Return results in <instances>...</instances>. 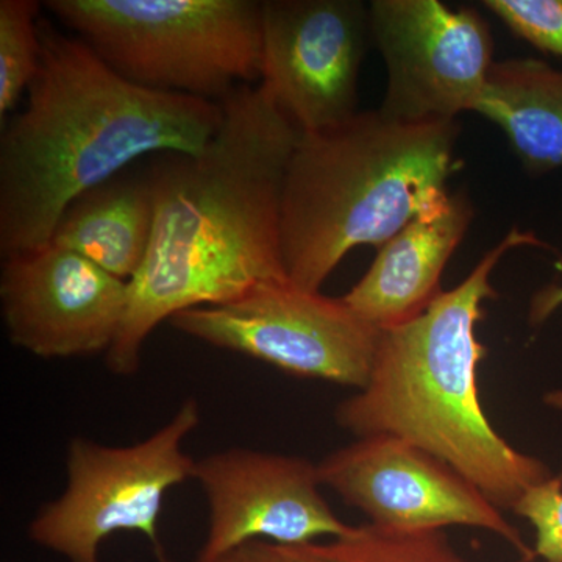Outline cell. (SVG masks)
Listing matches in <instances>:
<instances>
[{"mask_svg": "<svg viewBox=\"0 0 562 562\" xmlns=\"http://www.w3.org/2000/svg\"><path fill=\"white\" fill-rule=\"evenodd\" d=\"M322 486L369 524L397 530L479 528L498 536L524 561L536 558L522 535L482 490L452 465L395 436H364L317 464Z\"/></svg>", "mask_w": 562, "mask_h": 562, "instance_id": "cell-9", "label": "cell"}, {"mask_svg": "<svg viewBox=\"0 0 562 562\" xmlns=\"http://www.w3.org/2000/svg\"><path fill=\"white\" fill-rule=\"evenodd\" d=\"M513 513L535 530L536 558L562 562V475L530 487L514 505Z\"/></svg>", "mask_w": 562, "mask_h": 562, "instance_id": "cell-19", "label": "cell"}, {"mask_svg": "<svg viewBox=\"0 0 562 562\" xmlns=\"http://www.w3.org/2000/svg\"><path fill=\"white\" fill-rule=\"evenodd\" d=\"M221 103L224 120L205 150L155 155L147 168L154 227L105 355L116 375L138 371L144 344L176 314L290 281L281 261V190L302 132L262 83L243 85Z\"/></svg>", "mask_w": 562, "mask_h": 562, "instance_id": "cell-1", "label": "cell"}, {"mask_svg": "<svg viewBox=\"0 0 562 562\" xmlns=\"http://www.w3.org/2000/svg\"><path fill=\"white\" fill-rule=\"evenodd\" d=\"M41 3L0 2V124L27 94L41 63Z\"/></svg>", "mask_w": 562, "mask_h": 562, "instance_id": "cell-17", "label": "cell"}, {"mask_svg": "<svg viewBox=\"0 0 562 562\" xmlns=\"http://www.w3.org/2000/svg\"><path fill=\"white\" fill-rule=\"evenodd\" d=\"M199 424V403L188 398L160 430L132 446L74 438L66 453L65 491L33 517L32 541L68 562H101L105 539L139 532L160 562H169L158 522L168 492L194 475L198 460L184 452L183 443Z\"/></svg>", "mask_w": 562, "mask_h": 562, "instance_id": "cell-6", "label": "cell"}, {"mask_svg": "<svg viewBox=\"0 0 562 562\" xmlns=\"http://www.w3.org/2000/svg\"><path fill=\"white\" fill-rule=\"evenodd\" d=\"M154 216L149 172L128 168L70 202L50 244L131 281L149 249Z\"/></svg>", "mask_w": 562, "mask_h": 562, "instance_id": "cell-14", "label": "cell"}, {"mask_svg": "<svg viewBox=\"0 0 562 562\" xmlns=\"http://www.w3.org/2000/svg\"><path fill=\"white\" fill-rule=\"evenodd\" d=\"M457 121L408 124L358 111L327 131L302 133L281 190V261L290 283L321 292L355 247L390 241L450 198L460 171Z\"/></svg>", "mask_w": 562, "mask_h": 562, "instance_id": "cell-4", "label": "cell"}, {"mask_svg": "<svg viewBox=\"0 0 562 562\" xmlns=\"http://www.w3.org/2000/svg\"><path fill=\"white\" fill-rule=\"evenodd\" d=\"M0 305L14 346L68 360L109 353L128 306V281L49 246L3 258Z\"/></svg>", "mask_w": 562, "mask_h": 562, "instance_id": "cell-12", "label": "cell"}, {"mask_svg": "<svg viewBox=\"0 0 562 562\" xmlns=\"http://www.w3.org/2000/svg\"><path fill=\"white\" fill-rule=\"evenodd\" d=\"M209 531L192 562H220L255 541L302 546L350 530L322 495L319 469L294 454L233 449L195 461Z\"/></svg>", "mask_w": 562, "mask_h": 562, "instance_id": "cell-11", "label": "cell"}, {"mask_svg": "<svg viewBox=\"0 0 562 562\" xmlns=\"http://www.w3.org/2000/svg\"><path fill=\"white\" fill-rule=\"evenodd\" d=\"M172 327L302 379L366 386L382 330L344 302L290 281L265 284L238 301L176 314Z\"/></svg>", "mask_w": 562, "mask_h": 562, "instance_id": "cell-7", "label": "cell"}, {"mask_svg": "<svg viewBox=\"0 0 562 562\" xmlns=\"http://www.w3.org/2000/svg\"><path fill=\"white\" fill-rule=\"evenodd\" d=\"M475 111L505 133L531 176L562 168V70L538 58L494 63Z\"/></svg>", "mask_w": 562, "mask_h": 562, "instance_id": "cell-15", "label": "cell"}, {"mask_svg": "<svg viewBox=\"0 0 562 562\" xmlns=\"http://www.w3.org/2000/svg\"><path fill=\"white\" fill-rule=\"evenodd\" d=\"M372 41L360 0H265L260 83L302 133L358 113V79Z\"/></svg>", "mask_w": 562, "mask_h": 562, "instance_id": "cell-10", "label": "cell"}, {"mask_svg": "<svg viewBox=\"0 0 562 562\" xmlns=\"http://www.w3.org/2000/svg\"><path fill=\"white\" fill-rule=\"evenodd\" d=\"M522 246L549 247L535 233L513 228L427 312L382 330L368 383L335 412L357 438L395 436L435 454L503 512H513L525 492L553 476L546 462L492 427L476 384L487 350L475 328L484 302L497 297L491 276L503 255Z\"/></svg>", "mask_w": 562, "mask_h": 562, "instance_id": "cell-3", "label": "cell"}, {"mask_svg": "<svg viewBox=\"0 0 562 562\" xmlns=\"http://www.w3.org/2000/svg\"><path fill=\"white\" fill-rule=\"evenodd\" d=\"M40 32L27 102L0 124L3 258L49 246L70 202L138 158L201 154L224 120L221 102L125 80L49 20Z\"/></svg>", "mask_w": 562, "mask_h": 562, "instance_id": "cell-2", "label": "cell"}, {"mask_svg": "<svg viewBox=\"0 0 562 562\" xmlns=\"http://www.w3.org/2000/svg\"><path fill=\"white\" fill-rule=\"evenodd\" d=\"M517 38L562 58V0H484Z\"/></svg>", "mask_w": 562, "mask_h": 562, "instance_id": "cell-18", "label": "cell"}, {"mask_svg": "<svg viewBox=\"0 0 562 562\" xmlns=\"http://www.w3.org/2000/svg\"><path fill=\"white\" fill-rule=\"evenodd\" d=\"M562 306V286L550 284L536 292L530 306V322L532 325H541L549 319L558 308Z\"/></svg>", "mask_w": 562, "mask_h": 562, "instance_id": "cell-20", "label": "cell"}, {"mask_svg": "<svg viewBox=\"0 0 562 562\" xmlns=\"http://www.w3.org/2000/svg\"><path fill=\"white\" fill-rule=\"evenodd\" d=\"M284 562H473L446 530H397L364 524L327 542L276 546Z\"/></svg>", "mask_w": 562, "mask_h": 562, "instance_id": "cell-16", "label": "cell"}, {"mask_svg": "<svg viewBox=\"0 0 562 562\" xmlns=\"http://www.w3.org/2000/svg\"><path fill=\"white\" fill-rule=\"evenodd\" d=\"M220 562H284L276 543L255 541L239 547Z\"/></svg>", "mask_w": 562, "mask_h": 562, "instance_id": "cell-21", "label": "cell"}, {"mask_svg": "<svg viewBox=\"0 0 562 562\" xmlns=\"http://www.w3.org/2000/svg\"><path fill=\"white\" fill-rule=\"evenodd\" d=\"M44 7L140 88L222 102L261 80L260 0H49Z\"/></svg>", "mask_w": 562, "mask_h": 562, "instance_id": "cell-5", "label": "cell"}, {"mask_svg": "<svg viewBox=\"0 0 562 562\" xmlns=\"http://www.w3.org/2000/svg\"><path fill=\"white\" fill-rule=\"evenodd\" d=\"M369 16L387 69L383 116L419 124L475 111L495 63L491 27L479 11L439 0H373Z\"/></svg>", "mask_w": 562, "mask_h": 562, "instance_id": "cell-8", "label": "cell"}, {"mask_svg": "<svg viewBox=\"0 0 562 562\" xmlns=\"http://www.w3.org/2000/svg\"><path fill=\"white\" fill-rule=\"evenodd\" d=\"M472 217L468 194H450L439 209L420 214L379 247L344 302L379 330L416 319L442 294V273Z\"/></svg>", "mask_w": 562, "mask_h": 562, "instance_id": "cell-13", "label": "cell"}]
</instances>
